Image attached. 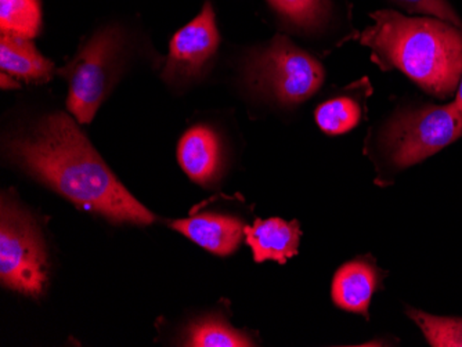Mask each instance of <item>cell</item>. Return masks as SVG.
Instances as JSON below:
<instances>
[{"label":"cell","instance_id":"17","mask_svg":"<svg viewBox=\"0 0 462 347\" xmlns=\"http://www.w3.org/2000/svg\"><path fill=\"white\" fill-rule=\"evenodd\" d=\"M288 24L302 31L320 28L328 17V0H267Z\"/></svg>","mask_w":462,"mask_h":347},{"label":"cell","instance_id":"20","mask_svg":"<svg viewBox=\"0 0 462 347\" xmlns=\"http://www.w3.org/2000/svg\"><path fill=\"white\" fill-rule=\"evenodd\" d=\"M454 103H456L457 108H458L459 113L462 115V75L461 79H459L458 87H457L456 95H454Z\"/></svg>","mask_w":462,"mask_h":347},{"label":"cell","instance_id":"16","mask_svg":"<svg viewBox=\"0 0 462 347\" xmlns=\"http://www.w3.org/2000/svg\"><path fill=\"white\" fill-rule=\"evenodd\" d=\"M2 32L32 39L42 30L41 0H0Z\"/></svg>","mask_w":462,"mask_h":347},{"label":"cell","instance_id":"5","mask_svg":"<svg viewBox=\"0 0 462 347\" xmlns=\"http://www.w3.org/2000/svg\"><path fill=\"white\" fill-rule=\"evenodd\" d=\"M0 281L6 288L39 297L48 284V255L35 220L13 199L0 208Z\"/></svg>","mask_w":462,"mask_h":347},{"label":"cell","instance_id":"19","mask_svg":"<svg viewBox=\"0 0 462 347\" xmlns=\"http://www.w3.org/2000/svg\"><path fill=\"white\" fill-rule=\"evenodd\" d=\"M0 85H2V89H17L20 87V84H18L17 79L10 77V75L5 74L2 72V80H0Z\"/></svg>","mask_w":462,"mask_h":347},{"label":"cell","instance_id":"3","mask_svg":"<svg viewBox=\"0 0 462 347\" xmlns=\"http://www.w3.org/2000/svg\"><path fill=\"white\" fill-rule=\"evenodd\" d=\"M461 137L462 115L454 101L417 105L393 114L375 142L373 160L383 170L376 183L385 186L388 175L421 163Z\"/></svg>","mask_w":462,"mask_h":347},{"label":"cell","instance_id":"10","mask_svg":"<svg viewBox=\"0 0 462 347\" xmlns=\"http://www.w3.org/2000/svg\"><path fill=\"white\" fill-rule=\"evenodd\" d=\"M181 169L191 180L209 186L217 180L222 170V142L214 129L196 125L181 136L178 146Z\"/></svg>","mask_w":462,"mask_h":347},{"label":"cell","instance_id":"4","mask_svg":"<svg viewBox=\"0 0 462 347\" xmlns=\"http://www.w3.org/2000/svg\"><path fill=\"white\" fill-rule=\"evenodd\" d=\"M245 84L256 95L284 107L302 105L323 85V66L311 54L277 35L246 59Z\"/></svg>","mask_w":462,"mask_h":347},{"label":"cell","instance_id":"7","mask_svg":"<svg viewBox=\"0 0 462 347\" xmlns=\"http://www.w3.org/2000/svg\"><path fill=\"white\" fill-rule=\"evenodd\" d=\"M219 45L215 10L211 2H207L193 22L184 25L171 41L163 79L168 84H186L204 77Z\"/></svg>","mask_w":462,"mask_h":347},{"label":"cell","instance_id":"8","mask_svg":"<svg viewBox=\"0 0 462 347\" xmlns=\"http://www.w3.org/2000/svg\"><path fill=\"white\" fill-rule=\"evenodd\" d=\"M386 274L376 266L373 256H357L342 264L335 273L331 285L332 300L339 309L368 320L371 299L378 289L383 288Z\"/></svg>","mask_w":462,"mask_h":347},{"label":"cell","instance_id":"11","mask_svg":"<svg viewBox=\"0 0 462 347\" xmlns=\"http://www.w3.org/2000/svg\"><path fill=\"white\" fill-rule=\"evenodd\" d=\"M300 229L297 220L285 222L279 217L255 220L245 227V241L252 250L254 260H276L287 263L300 250Z\"/></svg>","mask_w":462,"mask_h":347},{"label":"cell","instance_id":"13","mask_svg":"<svg viewBox=\"0 0 462 347\" xmlns=\"http://www.w3.org/2000/svg\"><path fill=\"white\" fill-rule=\"evenodd\" d=\"M184 346L193 347H249L256 342L244 333L236 330L222 315H209L187 326Z\"/></svg>","mask_w":462,"mask_h":347},{"label":"cell","instance_id":"14","mask_svg":"<svg viewBox=\"0 0 462 347\" xmlns=\"http://www.w3.org/2000/svg\"><path fill=\"white\" fill-rule=\"evenodd\" d=\"M314 118L324 133L331 136L347 133L362 121V101L352 95L337 96L321 103L316 108Z\"/></svg>","mask_w":462,"mask_h":347},{"label":"cell","instance_id":"9","mask_svg":"<svg viewBox=\"0 0 462 347\" xmlns=\"http://www.w3.org/2000/svg\"><path fill=\"white\" fill-rule=\"evenodd\" d=\"M173 230L190 238L208 252L228 256L245 238V222L236 215L204 212L171 223Z\"/></svg>","mask_w":462,"mask_h":347},{"label":"cell","instance_id":"2","mask_svg":"<svg viewBox=\"0 0 462 347\" xmlns=\"http://www.w3.org/2000/svg\"><path fill=\"white\" fill-rule=\"evenodd\" d=\"M374 24L359 35L383 71L403 72L425 93L448 100L462 75V30L428 15L409 17L392 10L371 14Z\"/></svg>","mask_w":462,"mask_h":347},{"label":"cell","instance_id":"15","mask_svg":"<svg viewBox=\"0 0 462 347\" xmlns=\"http://www.w3.org/2000/svg\"><path fill=\"white\" fill-rule=\"evenodd\" d=\"M404 313L420 328L430 346L462 347V317L430 315L412 306H404Z\"/></svg>","mask_w":462,"mask_h":347},{"label":"cell","instance_id":"18","mask_svg":"<svg viewBox=\"0 0 462 347\" xmlns=\"http://www.w3.org/2000/svg\"><path fill=\"white\" fill-rule=\"evenodd\" d=\"M397 6L414 14L428 15L450 23L462 30V20L448 0H392Z\"/></svg>","mask_w":462,"mask_h":347},{"label":"cell","instance_id":"6","mask_svg":"<svg viewBox=\"0 0 462 347\" xmlns=\"http://www.w3.org/2000/svg\"><path fill=\"white\" fill-rule=\"evenodd\" d=\"M122 33L104 28L78 51L59 74L69 80L67 108L79 123H90L100 105L110 95L118 71Z\"/></svg>","mask_w":462,"mask_h":347},{"label":"cell","instance_id":"12","mask_svg":"<svg viewBox=\"0 0 462 347\" xmlns=\"http://www.w3.org/2000/svg\"><path fill=\"white\" fill-rule=\"evenodd\" d=\"M0 68L14 79L42 84L51 79L54 64L36 50L31 39L2 32Z\"/></svg>","mask_w":462,"mask_h":347},{"label":"cell","instance_id":"1","mask_svg":"<svg viewBox=\"0 0 462 347\" xmlns=\"http://www.w3.org/2000/svg\"><path fill=\"white\" fill-rule=\"evenodd\" d=\"M6 147L21 169L82 211L139 226L155 220L111 172L69 114L45 116L28 133L12 137Z\"/></svg>","mask_w":462,"mask_h":347}]
</instances>
